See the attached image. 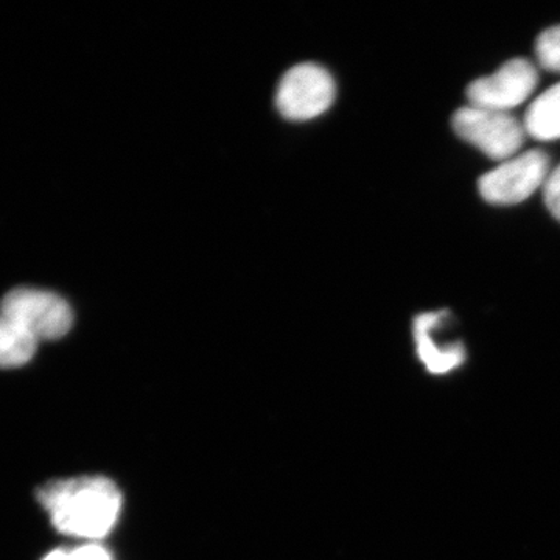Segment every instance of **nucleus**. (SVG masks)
Masks as SVG:
<instances>
[{
  "label": "nucleus",
  "instance_id": "nucleus-7",
  "mask_svg": "<svg viewBox=\"0 0 560 560\" xmlns=\"http://www.w3.org/2000/svg\"><path fill=\"white\" fill-rule=\"evenodd\" d=\"M440 312L422 313L415 319L416 352L420 363L431 375H447L466 363L467 353L463 342L441 345L434 340L431 329Z\"/></svg>",
  "mask_w": 560,
  "mask_h": 560
},
{
  "label": "nucleus",
  "instance_id": "nucleus-4",
  "mask_svg": "<svg viewBox=\"0 0 560 560\" xmlns=\"http://www.w3.org/2000/svg\"><path fill=\"white\" fill-rule=\"evenodd\" d=\"M550 173V158L541 150H530L485 173L478 189L490 205H517L545 186Z\"/></svg>",
  "mask_w": 560,
  "mask_h": 560
},
{
  "label": "nucleus",
  "instance_id": "nucleus-3",
  "mask_svg": "<svg viewBox=\"0 0 560 560\" xmlns=\"http://www.w3.org/2000/svg\"><path fill=\"white\" fill-rule=\"evenodd\" d=\"M0 313L20 324L38 341L65 337L73 324L68 302L50 291L35 289L11 290L0 301Z\"/></svg>",
  "mask_w": 560,
  "mask_h": 560
},
{
  "label": "nucleus",
  "instance_id": "nucleus-11",
  "mask_svg": "<svg viewBox=\"0 0 560 560\" xmlns=\"http://www.w3.org/2000/svg\"><path fill=\"white\" fill-rule=\"evenodd\" d=\"M545 205L550 209L552 217L560 221V164L548 176L544 186Z\"/></svg>",
  "mask_w": 560,
  "mask_h": 560
},
{
  "label": "nucleus",
  "instance_id": "nucleus-12",
  "mask_svg": "<svg viewBox=\"0 0 560 560\" xmlns=\"http://www.w3.org/2000/svg\"><path fill=\"white\" fill-rule=\"evenodd\" d=\"M44 560H70V552L57 550L50 552V555Z\"/></svg>",
  "mask_w": 560,
  "mask_h": 560
},
{
  "label": "nucleus",
  "instance_id": "nucleus-9",
  "mask_svg": "<svg viewBox=\"0 0 560 560\" xmlns=\"http://www.w3.org/2000/svg\"><path fill=\"white\" fill-rule=\"evenodd\" d=\"M38 342L20 324L0 313V368L24 366L35 355Z\"/></svg>",
  "mask_w": 560,
  "mask_h": 560
},
{
  "label": "nucleus",
  "instance_id": "nucleus-8",
  "mask_svg": "<svg viewBox=\"0 0 560 560\" xmlns=\"http://www.w3.org/2000/svg\"><path fill=\"white\" fill-rule=\"evenodd\" d=\"M523 125L530 138L544 142L560 139V83L530 103Z\"/></svg>",
  "mask_w": 560,
  "mask_h": 560
},
{
  "label": "nucleus",
  "instance_id": "nucleus-10",
  "mask_svg": "<svg viewBox=\"0 0 560 560\" xmlns=\"http://www.w3.org/2000/svg\"><path fill=\"white\" fill-rule=\"evenodd\" d=\"M541 68L560 73V25L541 33L536 43Z\"/></svg>",
  "mask_w": 560,
  "mask_h": 560
},
{
  "label": "nucleus",
  "instance_id": "nucleus-6",
  "mask_svg": "<svg viewBox=\"0 0 560 560\" xmlns=\"http://www.w3.org/2000/svg\"><path fill=\"white\" fill-rule=\"evenodd\" d=\"M537 83L539 72L533 62L515 58L497 70L493 75L474 81L467 88V97L471 106L510 113L528 101Z\"/></svg>",
  "mask_w": 560,
  "mask_h": 560
},
{
  "label": "nucleus",
  "instance_id": "nucleus-1",
  "mask_svg": "<svg viewBox=\"0 0 560 560\" xmlns=\"http://www.w3.org/2000/svg\"><path fill=\"white\" fill-rule=\"evenodd\" d=\"M40 504L55 528L81 539H102L119 518L121 495L113 481L81 477L50 482L39 490Z\"/></svg>",
  "mask_w": 560,
  "mask_h": 560
},
{
  "label": "nucleus",
  "instance_id": "nucleus-2",
  "mask_svg": "<svg viewBox=\"0 0 560 560\" xmlns=\"http://www.w3.org/2000/svg\"><path fill=\"white\" fill-rule=\"evenodd\" d=\"M452 124L460 139L493 161L512 160L525 143V125L510 113L469 105L456 110Z\"/></svg>",
  "mask_w": 560,
  "mask_h": 560
},
{
  "label": "nucleus",
  "instance_id": "nucleus-5",
  "mask_svg": "<svg viewBox=\"0 0 560 560\" xmlns=\"http://www.w3.org/2000/svg\"><path fill=\"white\" fill-rule=\"evenodd\" d=\"M335 81L326 69L305 62L294 66L280 81L276 105L289 120H311L326 113L335 101Z\"/></svg>",
  "mask_w": 560,
  "mask_h": 560
}]
</instances>
